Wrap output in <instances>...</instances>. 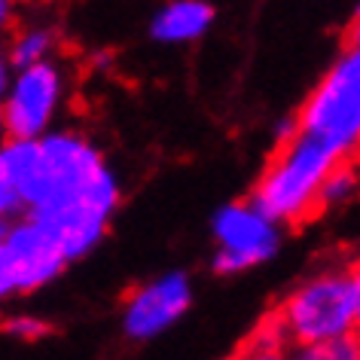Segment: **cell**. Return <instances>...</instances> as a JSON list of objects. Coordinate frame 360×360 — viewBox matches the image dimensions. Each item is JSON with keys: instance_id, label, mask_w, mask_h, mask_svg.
Wrapping results in <instances>:
<instances>
[{"instance_id": "1", "label": "cell", "mask_w": 360, "mask_h": 360, "mask_svg": "<svg viewBox=\"0 0 360 360\" xmlns=\"http://www.w3.org/2000/svg\"><path fill=\"white\" fill-rule=\"evenodd\" d=\"M116 186L74 134L6 141L0 150V296L34 290L101 238Z\"/></svg>"}, {"instance_id": "2", "label": "cell", "mask_w": 360, "mask_h": 360, "mask_svg": "<svg viewBox=\"0 0 360 360\" xmlns=\"http://www.w3.org/2000/svg\"><path fill=\"white\" fill-rule=\"evenodd\" d=\"M342 162H357V156L333 150L330 143L300 131L290 120L281 129L278 147L269 156L248 205L266 220H287L293 229H300L305 220H314L323 211L321 186Z\"/></svg>"}, {"instance_id": "3", "label": "cell", "mask_w": 360, "mask_h": 360, "mask_svg": "<svg viewBox=\"0 0 360 360\" xmlns=\"http://www.w3.org/2000/svg\"><path fill=\"white\" fill-rule=\"evenodd\" d=\"M357 311H360V278L357 263L351 259L345 266L327 269L309 284H302L290 300L278 305L287 333L293 345H309L339 333L357 330Z\"/></svg>"}, {"instance_id": "4", "label": "cell", "mask_w": 360, "mask_h": 360, "mask_svg": "<svg viewBox=\"0 0 360 360\" xmlns=\"http://www.w3.org/2000/svg\"><path fill=\"white\" fill-rule=\"evenodd\" d=\"M293 125L311 138L330 143L333 150L357 156V129H360V52L351 43L348 56L323 77L318 92L300 110Z\"/></svg>"}, {"instance_id": "5", "label": "cell", "mask_w": 360, "mask_h": 360, "mask_svg": "<svg viewBox=\"0 0 360 360\" xmlns=\"http://www.w3.org/2000/svg\"><path fill=\"white\" fill-rule=\"evenodd\" d=\"M217 238L220 254L214 259L217 272H236L269 259L278 248V236L263 214H257L250 205H229L217 214Z\"/></svg>"}, {"instance_id": "6", "label": "cell", "mask_w": 360, "mask_h": 360, "mask_svg": "<svg viewBox=\"0 0 360 360\" xmlns=\"http://www.w3.org/2000/svg\"><path fill=\"white\" fill-rule=\"evenodd\" d=\"M58 95V74L49 65H34L25 68L22 79L15 83L10 101L0 110V125H4L6 141H28L37 138L46 125L52 104Z\"/></svg>"}, {"instance_id": "7", "label": "cell", "mask_w": 360, "mask_h": 360, "mask_svg": "<svg viewBox=\"0 0 360 360\" xmlns=\"http://www.w3.org/2000/svg\"><path fill=\"white\" fill-rule=\"evenodd\" d=\"M190 305V281L186 275H168L143 287L125 311V333L131 339H147L174 323Z\"/></svg>"}, {"instance_id": "8", "label": "cell", "mask_w": 360, "mask_h": 360, "mask_svg": "<svg viewBox=\"0 0 360 360\" xmlns=\"http://www.w3.org/2000/svg\"><path fill=\"white\" fill-rule=\"evenodd\" d=\"M214 10L205 0H177V4L165 6L156 22H153V37L165 40V43H177V40H193L205 34V28L211 25Z\"/></svg>"}, {"instance_id": "9", "label": "cell", "mask_w": 360, "mask_h": 360, "mask_svg": "<svg viewBox=\"0 0 360 360\" xmlns=\"http://www.w3.org/2000/svg\"><path fill=\"white\" fill-rule=\"evenodd\" d=\"M290 348H293L290 333H287L278 309H272L254 327V333L236 348V354L229 360H290Z\"/></svg>"}, {"instance_id": "10", "label": "cell", "mask_w": 360, "mask_h": 360, "mask_svg": "<svg viewBox=\"0 0 360 360\" xmlns=\"http://www.w3.org/2000/svg\"><path fill=\"white\" fill-rule=\"evenodd\" d=\"M290 360H360L357 330L339 333V336H330L321 342H309V345H302L300 354H293Z\"/></svg>"}, {"instance_id": "11", "label": "cell", "mask_w": 360, "mask_h": 360, "mask_svg": "<svg viewBox=\"0 0 360 360\" xmlns=\"http://www.w3.org/2000/svg\"><path fill=\"white\" fill-rule=\"evenodd\" d=\"M46 46H49V34L34 31V34H28V37L19 40V46H15V52H13V61L19 68H28L43 56V52H46Z\"/></svg>"}, {"instance_id": "12", "label": "cell", "mask_w": 360, "mask_h": 360, "mask_svg": "<svg viewBox=\"0 0 360 360\" xmlns=\"http://www.w3.org/2000/svg\"><path fill=\"white\" fill-rule=\"evenodd\" d=\"M4 330L10 333V336H19V339H40L46 336V333H52L49 323L43 321H34V318H15V321H6Z\"/></svg>"}, {"instance_id": "13", "label": "cell", "mask_w": 360, "mask_h": 360, "mask_svg": "<svg viewBox=\"0 0 360 360\" xmlns=\"http://www.w3.org/2000/svg\"><path fill=\"white\" fill-rule=\"evenodd\" d=\"M6 19V0H0V22Z\"/></svg>"}, {"instance_id": "14", "label": "cell", "mask_w": 360, "mask_h": 360, "mask_svg": "<svg viewBox=\"0 0 360 360\" xmlns=\"http://www.w3.org/2000/svg\"><path fill=\"white\" fill-rule=\"evenodd\" d=\"M0 92H4V65H0Z\"/></svg>"}]
</instances>
